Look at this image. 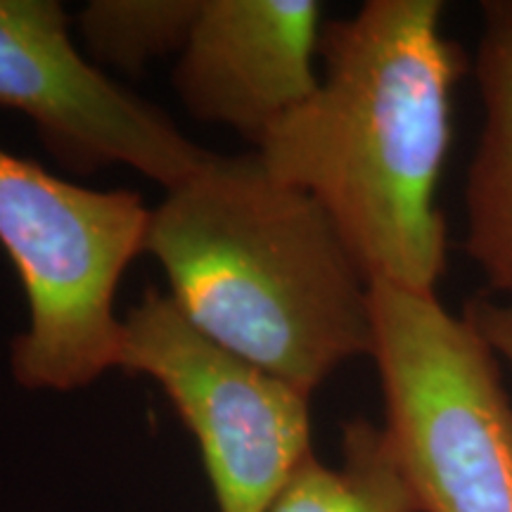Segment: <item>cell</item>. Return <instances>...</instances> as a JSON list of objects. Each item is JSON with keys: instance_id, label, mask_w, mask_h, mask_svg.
I'll return each mask as SVG.
<instances>
[{"instance_id": "cell-9", "label": "cell", "mask_w": 512, "mask_h": 512, "mask_svg": "<svg viewBox=\"0 0 512 512\" xmlns=\"http://www.w3.org/2000/svg\"><path fill=\"white\" fill-rule=\"evenodd\" d=\"M342 453V467L311 453L268 512H422L384 427L347 422Z\"/></svg>"}, {"instance_id": "cell-5", "label": "cell", "mask_w": 512, "mask_h": 512, "mask_svg": "<svg viewBox=\"0 0 512 512\" xmlns=\"http://www.w3.org/2000/svg\"><path fill=\"white\" fill-rule=\"evenodd\" d=\"M121 325L117 368L152 377L174 403L219 512H268L313 453L311 396L204 335L157 287Z\"/></svg>"}, {"instance_id": "cell-8", "label": "cell", "mask_w": 512, "mask_h": 512, "mask_svg": "<svg viewBox=\"0 0 512 512\" xmlns=\"http://www.w3.org/2000/svg\"><path fill=\"white\" fill-rule=\"evenodd\" d=\"M482 131L465 183V249L512 304V0L482 3L475 55Z\"/></svg>"}, {"instance_id": "cell-3", "label": "cell", "mask_w": 512, "mask_h": 512, "mask_svg": "<svg viewBox=\"0 0 512 512\" xmlns=\"http://www.w3.org/2000/svg\"><path fill=\"white\" fill-rule=\"evenodd\" d=\"M150 214L138 192L83 188L0 150V245L29 304L10 344L22 387L72 392L119 366L114 297L145 252Z\"/></svg>"}, {"instance_id": "cell-11", "label": "cell", "mask_w": 512, "mask_h": 512, "mask_svg": "<svg viewBox=\"0 0 512 512\" xmlns=\"http://www.w3.org/2000/svg\"><path fill=\"white\" fill-rule=\"evenodd\" d=\"M463 316L475 325L496 356H503L512 366V304L489 297H475L465 304Z\"/></svg>"}, {"instance_id": "cell-10", "label": "cell", "mask_w": 512, "mask_h": 512, "mask_svg": "<svg viewBox=\"0 0 512 512\" xmlns=\"http://www.w3.org/2000/svg\"><path fill=\"white\" fill-rule=\"evenodd\" d=\"M204 0H93L79 15L98 62L138 74L157 57L183 50Z\"/></svg>"}, {"instance_id": "cell-6", "label": "cell", "mask_w": 512, "mask_h": 512, "mask_svg": "<svg viewBox=\"0 0 512 512\" xmlns=\"http://www.w3.org/2000/svg\"><path fill=\"white\" fill-rule=\"evenodd\" d=\"M0 107L27 114L76 174L121 164L171 190L211 157L76 50L55 0H0Z\"/></svg>"}, {"instance_id": "cell-7", "label": "cell", "mask_w": 512, "mask_h": 512, "mask_svg": "<svg viewBox=\"0 0 512 512\" xmlns=\"http://www.w3.org/2000/svg\"><path fill=\"white\" fill-rule=\"evenodd\" d=\"M320 17L313 0H204L174 76L185 110L259 145L316 93Z\"/></svg>"}, {"instance_id": "cell-2", "label": "cell", "mask_w": 512, "mask_h": 512, "mask_svg": "<svg viewBox=\"0 0 512 512\" xmlns=\"http://www.w3.org/2000/svg\"><path fill=\"white\" fill-rule=\"evenodd\" d=\"M145 252L197 330L304 394L373 351L368 278L325 209L259 152L211 155L166 190Z\"/></svg>"}, {"instance_id": "cell-1", "label": "cell", "mask_w": 512, "mask_h": 512, "mask_svg": "<svg viewBox=\"0 0 512 512\" xmlns=\"http://www.w3.org/2000/svg\"><path fill=\"white\" fill-rule=\"evenodd\" d=\"M441 0H368L320 34L323 76L256 145L266 169L316 200L368 283L434 294L446 271L437 185L467 72Z\"/></svg>"}, {"instance_id": "cell-4", "label": "cell", "mask_w": 512, "mask_h": 512, "mask_svg": "<svg viewBox=\"0 0 512 512\" xmlns=\"http://www.w3.org/2000/svg\"><path fill=\"white\" fill-rule=\"evenodd\" d=\"M387 432L422 512H512V403L496 351L437 292L370 283Z\"/></svg>"}]
</instances>
